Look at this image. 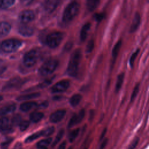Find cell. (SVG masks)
I'll return each mask as SVG.
<instances>
[{
    "instance_id": "obj_5",
    "label": "cell",
    "mask_w": 149,
    "mask_h": 149,
    "mask_svg": "<svg viewBox=\"0 0 149 149\" xmlns=\"http://www.w3.org/2000/svg\"><path fill=\"white\" fill-rule=\"evenodd\" d=\"M39 58V53L36 49H32L27 52L23 58V63L28 68L34 66Z\"/></svg>"
},
{
    "instance_id": "obj_25",
    "label": "cell",
    "mask_w": 149,
    "mask_h": 149,
    "mask_svg": "<svg viewBox=\"0 0 149 149\" xmlns=\"http://www.w3.org/2000/svg\"><path fill=\"white\" fill-rule=\"evenodd\" d=\"M100 0H87V7L89 10H94L100 3Z\"/></svg>"
},
{
    "instance_id": "obj_39",
    "label": "cell",
    "mask_w": 149,
    "mask_h": 149,
    "mask_svg": "<svg viewBox=\"0 0 149 149\" xmlns=\"http://www.w3.org/2000/svg\"><path fill=\"white\" fill-rule=\"evenodd\" d=\"M51 83V80H46L45 81H44L43 82H42L41 83H40L38 86V87L40 88H44L47 87L48 85H49Z\"/></svg>"
},
{
    "instance_id": "obj_7",
    "label": "cell",
    "mask_w": 149,
    "mask_h": 149,
    "mask_svg": "<svg viewBox=\"0 0 149 149\" xmlns=\"http://www.w3.org/2000/svg\"><path fill=\"white\" fill-rule=\"evenodd\" d=\"M69 87V81L68 80H62L57 82L51 88L53 93H59L65 91Z\"/></svg>"
},
{
    "instance_id": "obj_29",
    "label": "cell",
    "mask_w": 149,
    "mask_h": 149,
    "mask_svg": "<svg viewBox=\"0 0 149 149\" xmlns=\"http://www.w3.org/2000/svg\"><path fill=\"white\" fill-rule=\"evenodd\" d=\"M79 133V129H74L72 131H71L70 132V133L69 134V135H68L69 141L71 143L73 142L76 139L77 136H78Z\"/></svg>"
},
{
    "instance_id": "obj_18",
    "label": "cell",
    "mask_w": 149,
    "mask_h": 149,
    "mask_svg": "<svg viewBox=\"0 0 149 149\" xmlns=\"http://www.w3.org/2000/svg\"><path fill=\"white\" fill-rule=\"evenodd\" d=\"M44 113L41 112H34L30 115V119L34 123L40 121L44 118Z\"/></svg>"
},
{
    "instance_id": "obj_19",
    "label": "cell",
    "mask_w": 149,
    "mask_h": 149,
    "mask_svg": "<svg viewBox=\"0 0 149 149\" xmlns=\"http://www.w3.org/2000/svg\"><path fill=\"white\" fill-rule=\"evenodd\" d=\"M52 141V138L49 137L45 139H43L41 141H40L37 144V147L38 149H45L47 148V147L49 145V144Z\"/></svg>"
},
{
    "instance_id": "obj_36",
    "label": "cell",
    "mask_w": 149,
    "mask_h": 149,
    "mask_svg": "<svg viewBox=\"0 0 149 149\" xmlns=\"http://www.w3.org/2000/svg\"><path fill=\"white\" fill-rule=\"evenodd\" d=\"M139 52V49H138L136 51H135V52L132 55V56H131V57H130V61H129V62H130V65L132 67H133V66L134 62V61H135L136 58L137 56V54H138Z\"/></svg>"
},
{
    "instance_id": "obj_9",
    "label": "cell",
    "mask_w": 149,
    "mask_h": 149,
    "mask_svg": "<svg viewBox=\"0 0 149 149\" xmlns=\"http://www.w3.org/2000/svg\"><path fill=\"white\" fill-rule=\"evenodd\" d=\"M20 22L26 23L32 21L34 18V13L33 11L30 10H26L22 11L19 16Z\"/></svg>"
},
{
    "instance_id": "obj_3",
    "label": "cell",
    "mask_w": 149,
    "mask_h": 149,
    "mask_svg": "<svg viewBox=\"0 0 149 149\" xmlns=\"http://www.w3.org/2000/svg\"><path fill=\"white\" fill-rule=\"evenodd\" d=\"M79 5L76 2H73L69 4L65 8L63 13V20L68 22L71 21L78 13Z\"/></svg>"
},
{
    "instance_id": "obj_40",
    "label": "cell",
    "mask_w": 149,
    "mask_h": 149,
    "mask_svg": "<svg viewBox=\"0 0 149 149\" xmlns=\"http://www.w3.org/2000/svg\"><path fill=\"white\" fill-rule=\"evenodd\" d=\"M107 142H108V139H105L102 141V143H101V144L100 145V147H99L98 149H104V148H105V146L107 145Z\"/></svg>"
},
{
    "instance_id": "obj_16",
    "label": "cell",
    "mask_w": 149,
    "mask_h": 149,
    "mask_svg": "<svg viewBox=\"0 0 149 149\" xmlns=\"http://www.w3.org/2000/svg\"><path fill=\"white\" fill-rule=\"evenodd\" d=\"M37 105L36 102L33 101H28L22 103L20 106V109L23 112H27L30 111L31 108L36 107Z\"/></svg>"
},
{
    "instance_id": "obj_2",
    "label": "cell",
    "mask_w": 149,
    "mask_h": 149,
    "mask_svg": "<svg viewBox=\"0 0 149 149\" xmlns=\"http://www.w3.org/2000/svg\"><path fill=\"white\" fill-rule=\"evenodd\" d=\"M22 45V42L16 39L4 40L1 44V50L5 53H11L17 51Z\"/></svg>"
},
{
    "instance_id": "obj_37",
    "label": "cell",
    "mask_w": 149,
    "mask_h": 149,
    "mask_svg": "<svg viewBox=\"0 0 149 149\" xmlns=\"http://www.w3.org/2000/svg\"><path fill=\"white\" fill-rule=\"evenodd\" d=\"M94 48V41L91 40L87 44L86 47V52H91Z\"/></svg>"
},
{
    "instance_id": "obj_28",
    "label": "cell",
    "mask_w": 149,
    "mask_h": 149,
    "mask_svg": "<svg viewBox=\"0 0 149 149\" xmlns=\"http://www.w3.org/2000/svg\"><path fill=\"white\" fill-rule=\"evenodd\" d=\"M121 44H122V42L121 41H119L116 44V45H115L113 49V51H112V58L113 59V61L115 60L116 58L117 57V55L118 54V52H119V51L120 49V46H121Z\"/></svg>"
},
{
    "instance_id": "obj_1",
    "label": "cell",
    "mask_w": 149,
    "mask_h": 149,
    "mask_svg": "<svg viewBox=\"0 0 149 149\" xmlns=\"http://www.w3.org/2000/svg\"><path fill=\"white\" fill-rule=\"evenodd\" d=\"M81 59V52L80 49H77L72 54L67 68V73L72 76L75 77L77 75L78 68Z\"/></svg>"
},
{
    "instance_id": "obj_12",
    "label": "cell",
    "mask_w": 149,
    "mask_h": 149,
    "mask_svg": "<svg viewBox=\"0 0 149 149\" xmlns=\"http://www.w3.org/2000/svg\"><path fill=\"white\" fill-rule=\"evenodd\" d=\"M23 83V80L19 78V77H15L12 79H11L10 81H9L4 86L3 90H7L11 88H16L22 84Z\"/></svg>"
},
{
    "instance_id": "obj_38",
    "label": "cell",
    "mask_w": 149,
    "mask_h": 149,
    "mask_svg": "<svg viewBox=\"0 0 149 149\" xmlns=\"http://www.w3.org/2000/svg\"><path fill=\"white\" fill-rule=\"evenodd\" d=\"M12 141V139H9L6 140L5 141H4L3 143H2L1 144L2 149H7L8 146H9V144L10 143V142Z\"/></svg>"
},
{
    "instance_id": "obj_13",
    "label": "cell",
    "mask_w": 149,
    "mask_h": 149,
    "mask_svg": "<svg viewBox=\"0 0 149 149\" xmlns=\"http://www.w3.org/2000/svg\"><path fill=\"white\" fill-rule=\"evenodd\" d=\"M0 130L3 132H9L12 131V128L9 126V119L6 117L0 118Z\"/></svg>"
},
{
    "instance_id": "obj_26",
    "label": "cell",
    "mask_w": 149,
    "mask_h": 149,
    "mask_svg": "<svg viewBox=\"0 0 149 149\" xmlns=\"http://www.w3.org/2000/svg\"><path fill=\"white\" fill-rule=\"evenodd\" d=\"M14 3L15 0H0V9H7L12 6Z\"/></svg>"
},
{
    "instance_id": "obj_45",
    "label": "cell",
    "mask_w": 149,
    "mask_h": 149,
    "mask_svg": "<svg viewBox=\"0 0 149 149\" xmlns=\"http://www.w3.org/2000/svg\"><path fill=\"white\" fill-rule=\"evenodd\" d=\"M106 131H107V129H105L104 130V131H103V132H102V133L101 137H100V140H101V139L104 137V135H105V133H106Z\"/></svg>"
},
{
    "instance_id": "obj_21",
    "label": "cell",
    "mask_w": 149,
    "mask_h": 149,
    "mask_svg": "<svg viewBox=\"0 0 149 149\" xmlns=\"http://www.w3.org/2000/svg\"><path fill=\"white\" fill-rule=\"evenodd\" d=\"M140 22V16L139 14L136 13L134 16L133 21L132 24L130 27V31L132 33L136 31V30L137 29L138 26H139Z\"/></svg>"
},
{
    "instance_id": "obj_14",
    "label": "cell",
    "mask_w": 149,
    "mask_h": 149,
    "mask_svg": "<svg viewBox=\"0 0 149 149\" xmlns=\"http://www.w3.org/2000/svg\"><path fill=\"white\" fill-rule=\"evenodd\" d=\"M11 29L9 23L6 22L0 23V36H5L9 34Z\"/></svg>"
},
{
    "instance_id": "obj_22",
    "label": "cell",
    "mask_w": 149,
    "mask_h": 149,
    "mask_svg": "<svg viewBox=\"0 0 149 149\" xmlns=\"http://www.w3.org/2000/svg\"><path fill=\"white\" fill-rule=\"evenodd\" d=\"M82 97L79 94H76L72 96L69 100V102L72 107H76L80 102Z\"/></svg>"
},
{
    "instance_id": "obj_10",
    "label": "cell",
    "mask_w": 149,
    "mask_h": 149,
    "mask_svg": "<svg viewBox=\"0 0 149 149\" xmlns=\"http://www.w3.org/2000/svg\"><path fill=\"white\" fill-rule=\"evenodd\" d=\"M66 115V110L58 109L52 113L49 116V120L52 123H58L60 122Z\"/></svg>"
},
{
    "instance_id": "obj_20",
    "label": "cell",
    "mask_w": 149,
    "mask_h": 149,
    "mask_svg": "<svg viewBox=\"0 0 149 149\" xmlns=\"http://www.w3.org/2000/svg\"><path fill=\"white\" fill-rule=\"evenodd\" d=\"M40 94L39 93H33L24 95H20L17 98L18 101H24V100H29L33 98H36L40 96Z\"/></svg>"
},
{
    "instance_id": "obj_30",
    "label": "cell",
    "mask_w": 149,
    "mask_h": 149,
    "mask_svg": "<svg viewBox=\"0 0 149 149\" xmlns=\"http://www.w3.org/2000/svg\"><path fill=\"white\" fill-rule=\"evenodd\" d=\"M63 134H64V130L63 129H61L58 132V133H57V134L56 136L55 140L54 141V142L52 143V147H54L55 145H56L59 142V141L61 140L62 137H63Z\"/></svg>"
},
{
    "instance_id": "obj_48",
    "label": "cell",
    "mask_w": 149,
    "mask_h": 149,
    "mask_svg": "<svg viewBox=\"0 0 149 149\" xmlns=\"http://www.w3.org/2000/svg\"><path fill=\"white\" fill-rule=\"evenodd\" d=\"M86 149H87V148H86Z\"/></svg>"
},
{
    "instance_id": "obj_11",
    "label": "cell",
    "mask_w": 149,
    "mask_h": 149,
    "mask_svg": "<svg viewBox=\"0 0 149 149\" xmlns=\"http://www.w3.org/2000/svg\"><path fill=\"white\" fill-rule=\"evenodd\" d=\"M59 2L60 0H45L44 6L47 12H52L57 8Z\"/></svg>"
},
{
    "instance_id": "obj_8",
    "label": "cell",
    "mask_w": 149,
    "mask_h": 149,
    "mask_svg": "<svg viewBox=\"0 0 149 149\" xmlns=\"http://www.w3.org/2000/svg\"><path fill=\"white\" fill-rule=\"evenodd\" d=\"M84 115H85V111L84 109H81L80 112H79L78 114L73 115V116L70 118L68 123V127H71L74 125L80 123L84 118Z\"/></svg>"
},
{
    "instance_id": "obj_43",
    "label": "cell",
    "mask_w": 149,
    "mask_h": 149,
    "mask_svg": "<svg viewBox=\"0 0 149 149\" xmlns=\"http://www.w3.org/2000/svg\"><path fill=\"white\" fill-rule=\"evenodd\" d=\"M66 141H63L59 146L58 148V149H65L66 148Z\"/></svg>"
},
{
    "instance_id": "obj_33",
    "label": "cell",
    "mask_w": 149,
    "mask_h": 149,
    "mask_svg": "<svg viewBox=\"0 0 149 149\" xmlns=\"http://www.w3.org/2000/svg\"><path fill=\"white\" fill-rule=\"evenodd\" d=\"M30 125V122L27 120H23L21 121L20 124H19V127L21 131H24L26 130L29 126Z\"/></svg>"
},
{
    "instance_id": "obj_23",
    "label": "cell",
    "mask_w": 149,
    "mask_h": 149,
    "mask_svg": "<svg viewBox=\"0 0 149 149\" xmlns=\"http://www.w3.org/2000/svg\"><path fill=\"white\" fill-rule=\"evenodd\" d=\"M124 77H125V74L124 73H122L118 75L116 80V83L115 85V91L118 93L120 88L122 87V86L123 83V80H124Z\"/></svg>"
},
{
    "instance_id": "obj_35",
    "label": "cell",
    "mask_w": 149,
    "mask_h": 149,
    "mask_svg": "<svg viewBox=\"0 0 149 149\" xmlns=\"http://www.w3.org/2000/svg\"><path fill=\"white\" fill-rule=\"evenodd\" d=\"M139 141V138L137 137H135L133 139V140L132 141L130 144L129 145L128 149H134L136 148V147L137 146Z\"/></svg>"
},
{
    "instance_id": "obj_15",
    "label": "cell",
    "mask_w": 149,
    "mask_h": 149,
    "mask_svg": "<svg viewBox=\"0 0 149 149\" xmlns=\"http://www.w3.org/2000/svg\"><path fill=\"white\" fill-rule=\"evenodd\" d=\"M16 105L15 104H9L4 106L0 109V115H5L15 111Z\"/></svg>"
},
{
    "instance_id": "obj_34",
    "label": "cell",
    "mask_w": 149,
    "mask_h": 149,
    "mask_svg": "<svg viewBox=\"0 0 149 149\" xmlns=\"http://www.w3.org/2000/svg\"><path fill=\"white\" fill-rule=\"evenodd\" d=\"M139 90V84H137L135 86V87L133 89V91L132 92V95H131V97H130V101L131 102L133 101L134 100V99L136 98V95L138 94Z\"/></svg>"
},
{
    "instance_id": "obj_44",
    "label": "cell",
    "mask_w": 149,
    "mask_h": 149,
    "mask_svg": "<svg viewBox=\"0 0 149 149\" xmlns=\"http://www.w3.org/2000/svg\"><path fill=\"white\" fill-rule=\"evenodd\" d=\"M95 18L97 21H100V20H102V19L103 18V15H102V14H97L95 16Z\"/></svg>"
},
{
    "instance_id": "obj_17",
    "label": "cell",
    "mask_w": 149,
    "mask_h": 149,
    "mask_svg": "<svg viewBox=\"0 0 149 149\" xmlns=\"http://www.w3.org/2000/svg\"><path fill=\"white\" fill-rule=\"evenodd\" d=\"M19 32L24 36H30L33 33V30L31 27L27 26H22L19 27Z\"/></svg>"
},
{
    "instance_id": "obj_27",
    "label": "cell",
    "mask_w": 149,
    "mask_h": 149,
    "mask_svg": "<svg viewBox=\"0 0 149 149\" xmlns=\"http://www.w3.org/2000/svg\"><path fill=\"white\" fill-rule=\"evenodd\" d=\"M40 136H42V132H41V130L40 131V132H36L30 136H29V137H27L26 138V139L25 140V142L26 143H30L32 141H34L36 139H38V137H40Z\"/></svg>"
},
{
    "instance_id": "obj_41",
    "label": "cell",
    "mask_w": 149,
    "mask_h": 149,
    "mask_svg": "<svg viewBox=\"0 0 149 149\" xmlns=\"http://www.w3.org/2000/svg\"><path fill=\"white\" fill-rule=\"evenodd\" d=\"M34 0H20V2L23 5H29L32 3Z\"/></svg>"
},
{
    "instance_id": "obj_6",
    "label": "cell",
    "mask_w": 149,
    "mask_h": 149,
    "mask_svg": "<svg viewBox=\"0 0 149 149\" xmlns=\"http://www.w3.org/2000/svg\"><path fill=\"white\" fill-rule=\"evenodd\" d=\"M63 34L60 32H55L49 34L46 39L47 44L50 48H55L61 42Z\"/></svg>"
},
{
    "instance_id": "obj_42",
    "label": "cell",
    "mask_w": 149,
    "mask_h": 149,
    "mask_svg": "<svg viewBox=\"0 0 149 149\" xmlns=\"http://www.w3.org/2000/svg\"><path fill=\"white\" fill-rule=\"evenodd\" d=\"M13 149H23L22 143L20 142H17V143H16Z\"/></svg>"
},
{
    "instance_id": "obj_4",
    "label": "cell",
    "mask_w": 149,
    "mask_h": 149,
    "mask_svg": "<svg viewBox=\"0 0 149 149\" xmlns=\"http://www.w3.org/2000/svg\"><path fill=\"white\" fill-rule=\"evenodd\" d=\"M58 62L56 59H51L45 62L38 70L39 74L42 76H46L51 74L56 69Z\"/></svg>"
},
{
    "instance_id": "obj_31",
    "label": "cell",
    "mask_w": 149,
    "mask_h": 149,
    "mask_svg": "<svg viewBox=\"0 0 149 149\" xmlns=\"http://www.w3.org/2000/svg\"><path fill=\"white\" fill-rule=\"evenodd\" d=\"M54 127H47L42 130H41L42 132V136H44V137H47L50 136L51 134H52L54 132Z\"/></svg>"
},
{
    "instance_id": "obj_47",
    "label": "cell",
    "mask_w": 149,
    "mask_h": 149,
    "mask_svg": "<svg viewBox=\"0 0 149 149\" xmlns=\"http://www.w3.org/2000/svg\"><path fill=\"white\" fill-rule=\"evenodd\" d=\"M68 149H72V147H70V148H69Z\"/></svg>"
},
{
    "instance_id": "obj_46",
    "label": "cell",
    "mask_w": 149,
    "mask_h": 149,
    "mask_svg": "<svg viewBox=\"0 0 149 149\" xmlns=\"http://www.w3.org/2000/svg\"><path fill=\"white\" fill-rule=\"evenodd\" d=\"M2 98H3V97H2V96H1V95H0V101L2 100Z\"/></svg>"
},
{
    "instance_id": "obj_32",
    "label": "cell",
    "mask_w": 149,
    "mask_h": 149,
    "mask_svg": "<svg viewBox=\"0 0 149 149\" xmlns=\"http://www.w3.org/2000/svg\"><path fill=\"white\" fill-rule=\"evenodd\" d=\"M21 119H22V118H21L20 115H19L18 114L15 115L13 117L12 119V125L17 126V125H19L20 122H21Z\"/></svg>"
},
{
    "instance_id": "obj_24",
    "label": "cell",
    "mask_w": 149,
    "mask_h": 149,
    "mask_svg": "<svg viewBox=\"0 0 149 149\" xmlns=\"http://www.w3.org/2000/svg\"><path fill=\"white\" fill-rule=\"evenodd\" d=\"M90 24L89 23H86L83 26L81 30V33H80V38L81 40L83 41L86 38L87 33L90 30Z\"/></svg>"
}]
</instances>
